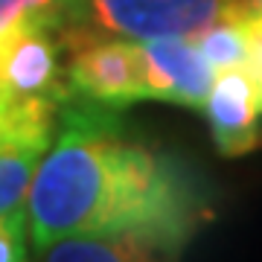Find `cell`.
I'll list each match as a JSON object with an SVG mask.
<instances>
[{
  "mask_svg": "<svg viewBox=\"0 0 262 262\" xmlns=\"http://www.w3.org/2000/svg\"><path fill=\"white\" fill-rule=\"evenodd\" d=\"M120 111L70 96L35 169L27 230L38 251L64 236L143 230L187 248L210 219L207 189L187 163L122 134Z\"/></svg>",
  "mask_w": 262,
  "mask_h": 262,
  "instance_id": "cell-1",
  "label": "cell"
},
{
  "mask_svg": "<svg viewBox=\"0 0 262 262\" xmlns=\"http://www.w3.org/2000/svg\"><path fill=\"white\" fill-rule=\"evenodd\" d=\"M58 38H198L219 20L253 15L248 0H61Z\"/></svg>",
  "mask_w": 262,
  "mask_h": 262,
  "instance_id": "cell-2",
  "label": "cell"
},
{
  "mask_svg": "<svg viewBox=\"0 0 262 262\" xmlns=\"http://www.w3.org/2000/svg\"><path fill=\"white\" fill-rule=\"evenodd\" d=\"M70 50L67 88L70 96L96 102L111 111L146 99L143 94V64L137 41L125 38H61Z\"/></svg>",
  "mask_w": 262,
  "mask_h": 262,
  "instance_id": "cell-3",
  "label": "cell"
},
{
  "mask_svg": "<svg viewBox=\"0 0 262 262\" xmlns=\"http://www.w3.org/2000/svg\"><path fill=\"white\" fill-rule=\"evenodd\" d=\"M137 47L146 99L204 111L215 70L198 50L195 38H151L140 41Z\"/></svg>",
  "mask_w": 262,
  "mask_h": 262,
  "instance_id": "cell-4",
  "label": "cell"
},
{
  "mask_svg": "<svg viewBox=\"0 0 262 262\" xmlns=\"http://www.w3.org/2000/svg\"><path fill=\"white\" fill-rule=\"evenodd\" d=\"M61 38L50 29H29L0 41V91L20 99H50L58 108L70 99L61 67Z\"/></svg>",
  "mask_w": 262,
  "mask_h": 262,
  "instance_id": "cell-5",
  "label": "cell"
},
{
  "mask_svg": "<svg viewBox=\"0 0 262 262\" xmlns=\"http://www.w3.org/2000/svg\"><path fill=\"white\" fill-rule=\"evenodd\" d=\"M204 114L219 155L242 158L262 146L259 99H256V88H253L251 76L245 73V67L215 73V82L204 102Z\"/></svg>",
  "mask_w": 262,
  "mask_h": 262,
  "instance_id": "cell-6",
  "label": "cell"
},
{
  "mask_svg": "<svg viewBox=\"0 0 262 262\" xmlns=\"http://www.w3.org/2000/svg\"><path fill=\"white\" fill-rule=\"evenodd\" d=\"M184 248L143 230L64 236L41 248V262H178Z\"/></svg>",
  "mask_w": 262,
  "mask_h": 262,
  "instance_id": "cell-7",
  "label": "cell"
},
{
  "mask_svg": "<svg viewBox=\"0 0 262 262\" xmlns=\"http://www.w3.org/2000/svg\"><path fill=\"white\" fill-rule=\"evenodd\" d=\"M58 122L20 120L0 128V215L27 210L35 169L56 137Z\"/></svg>",
  "mask_w": 262,
  "mask_h": 262,
  "instance_id": "cell-8",
  "label": "cell"
},
{
  "mask_svg": "<svg viewBox=\"0 0 262 262\" xmlns=\"http://www.w3.org/2000/svg\"><path fill=\"white\" fill-rule=\"evenodd\" d=\"M248 18L219 20L195 38L198 50L204 53V58L213 64L215 73L245 67V61H248Z\"/></svg>",
  "mask_w": 262,
  "mask_h": 262,
  "instance_id": "cell-9",
  "label": "cell"
},
{
  "mask_svg": "<svg viewBox=\"0 0 262 262\" xmlns=\"http://www.w3.org/2000/svg\"><path fill=\"white\" fill-rule=\"evenodd\" d=\"M29 29H64L61 0H0V41Z\"/></svg>",
  "mask_w": 262,
  "mask_h": 262,
  "instance_id": "cell-10",
  "label": "cell"
},
{
  "mask_svg": "<svg viewBox=\"0 0 262 262\" xmlns=\"http://www.w3.org/2000/svg\"><path fill=\"white\" fill-rule=\"evenodd\" d=\"M27 210L0 219V262H27Z\"/></svg>",
  "mask_w": 262,
  "mask_h": 262,
  "instance_id": "cell-11",
  "label": "cell"
},
{
  "mask_svg": "<svg viewBox=\"0 0 262 262\" xmlns=\"http://www.w3.org/2000/svg\"><path fill=\"white\" fill-rule=\"evenodd\" d=\"M245 73L251 76L253 88H256V99H259V111H262V15H256V12L248 18V61H245Z\"/></svg>",
  "mask_w": 262,
  "mask_h": 262,
  "instance_id": "cell-12",
  "label": "cell"
},
{
  "mask_svg": "<svg viewBox=\"0 0 262 262\" xmlns=\"http://www.w3.org/2000/svg\"><path fill=\"white\" fill-rule=\"evenodd\" d=\"M12 102H15V99H9V96H6L3 91H0V125L6 122V117H9V111H12Z\"/></svg>",
  "mask_w": 262,
  "mask_h": 262,
  "instance_id": "cell-13",
  "label": "cell"
},
{
  "mask_svg": "<svg viewBox=\"0 0 262 262\" xmlns=\"http://www.w3.org/2000/svg\"><path fill=\"white\" fill-rule=\"evenodd\" d=\"M251 3V9L256 12V15H262V0H248Z\"/></svg>",
  "mask_w": 262,
  "mask_h": 262,
  "instance_id": "cell-14",
  "label": "cell"
},
{
  "mask_svg": "<svg viewBox=\"0 0 262 262\" xmlns=\"http://www.w3.org/2000/svg\"><path fill=\"white\" fill-rule=\"evenodd\" d=\"M0 219H3V215H0Z\"/></svg>",
  "mask_w": 262,
  "mask_h": 262,
  "instance_id": "cell-15",
  "label": "cell"
}]
</instances>
